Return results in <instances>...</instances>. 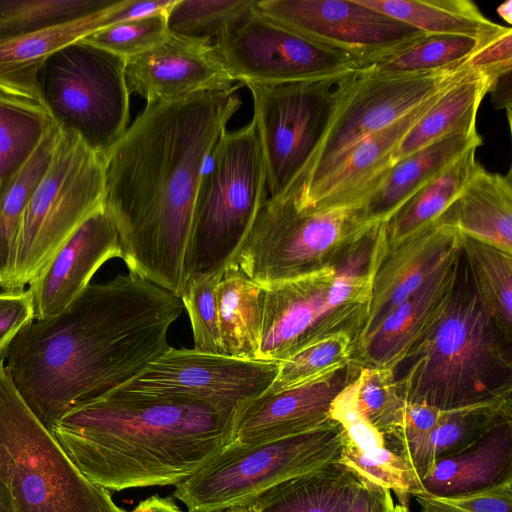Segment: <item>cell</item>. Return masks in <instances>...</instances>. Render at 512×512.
<instances>
[{"label":"cell","instance_id":"25","mask_svg":"<svg viewBox=\"0 0 512 512\" xmlns=\"http://www.w3.org/2000/svg\"><path fill=\"white\" fill-rule=\"evenodd\" d=\"M482 143L476 125H471L416 150L393 165L360 209L369 221L385 223L422 186Z\"/></svg>","mask_w":512,"mask_h":512},{"label":"cell","instance_id":"37","mask_svg":"<svg viewBox=\"0 0 512 512\" xmlns=\"http://www.w3.org/2000/svg\"><path fill=\"white\" fill-rule=\"evenodd\" d=\"M484 39L460 35H426L409 48L367 67L388 76L451 69L462 65Z\"/></svg>","mask_w":512,"mask_h":512},{"label":"cell","instance_id":"17","mask_svg":"<svg viewBox=\"0 0 512 512\" xmlns=\"http://www.w3.org/2000/svg\"><path fill=\"white\" fill-rule=\"evenodd\" d=\"M461 263L459 248L417 291L353 345L350 364L395 371L447 312L458 287Z\"/></svg>","mask_w":512,"mask_h":512},{"label":"cell","instance_id":"42","mask_svg":"<svg viewBox=\"0 0 512 512\" xmlns=\"http://www.w3.org/2000/svg\"><path fill=\"white\" fill-rule=\"evenodd\" d=\"M168 34L166 10L110 25L83 40L127 60L161 43Z\"/></svg>","mask_w":512,"mask_h":512},{"label":"cell","instance_id":"23","mask_svg":"<svg viewBox=\"0 0 512 512\" xmlns=\"http://www.w3.org/2000/svg\"><path fill=\"white\" fill-rule=\"evenodd\" d=\"M136 16L133 3L118 0L113 6L92 15L0 43V92L40 103L37 74L50 55L94 31Z\"/></svg>","mask_w":512,"mask_h":512},{"label":"cell","instance_id":"51","mask_svg":"<svg viewBox=\"0 0 512 512\" xmlns=\"http://www.w3.org/2000/svg\"><path fill=\"white\" fill-rule=\"evenodd\" d=\"M221 512H257L252 506L227 509Z\"/></svg>","mask_w":512,"mask_h":512},{"label":"cell","instance_id":"8","mask_svg":"<svg viewBox=\"0 0 512 512\" xmlns=\"http://www.w3.org/2000/svg\"><path fill=\"white\" fill-rule=\"evenodd\" d=\"M375 224L358 208L313 211L289 194L267 198L230 265L261 286L291 280L337 263Z\"/></svg>","mask_w":512,"mask_h":512},{"label":"cell","instance_id":"13","mask_svg":"<svg viewBox=\"0 0 512 512\" xmlns=\"http://www.w3.org/2000/svg\"><path fill=\"white\" fill-rule=\"evenodd\" d=\"M344 75L245 85L253 99L268 198L285 195L305 176L332 119Z\"/></svg>","mask_w":512,"mask_h":512},{"label":"cell","instance_id":"1","mask_svg":"<svg viewBox=\"0 0 512 512\" xmlns=\"http://www.w3.org/2000/svg\"><path fill=\"white\" fill-rule=\"evenodd\" d=\"M237 83L146 104L102 155L103 209L128 272L181 298L196 198L208 158L240 109Z\"/></svg>","mask_w":512,"mask_h":512},{"label":"cell","instance_id":"39","mask_svg":"<svg viewBox=\"0 0 512 512\" xmlns=\"http://www.w3.org/2000/svg\"><path fill=\"white\" fill-rule=\"evenodd\" d=\"M256 2L257 0H175L167 10L168 31L184 37L212 39Z\"/></svg>","mask_w":512,"mask_h":512},{"label":"cell","instance_id":"3","mask_svg":"<svg viewBox=\"0 0 512 512\" xmlns=\"http://www.w3.org/2000/svg\"><path fill=\"white\" fill-rule=\"evenodd\" d=\"M236 412L118 388L64 414L51 433L109 491L177 486L232 441Z\"/></svg>","mask_w":512,"mask_h":512},{"label":"cell","instance_id":"30","mask_svg":"<svg viewBox=\"0 0 512 512\" xmlns=\"http://www.w3.org/2000/svg\"><path fill=\"white\" fill-rule=\"evenodd\" d=\"M493 82L470 71L445 88L399 143L394 162L456 130L476 125L478 109Z\"/></svg>","mask_w":512,"mask_h":512},{"label":"cell","instance_id":"21","mask_svg":"<svg viewBox=\"0 0 512 512\" xmlns=\"http://www.w3.org/2000/svg\"><path fill=\"white\" fill-rule=\"evenodd\" d=\"M442 91L393 124L353 145L310 193L300 199L292 195L297 205L313 211L360 209L395 164L394 154L405 134Z\"/></svg>","mask_w":512,"mask_h":512},{"label":"cell","instance_id":"46","mask_svg":"<svg viewBox=\"0 0 512 512\" xmlns=\"http://www.w3.org/2000/svg\"><path fill=\"white\" fill-rule=\"evenodd\" d=\"M391 491L361 478L355 486L344 512H393Z\"/></svg>","mask_w":512,"mask_h":512},{"label":"cell","instance_id":"52","mask_svg":"<svg viewBox=\"0 0 512 512\" xmlns=\"http://www.w3.org/2000/svg\"><path fill=\"white\" fill-rule=\"evenodd\" d=\"M393 512H410L409 508L407 507L406 504H397L395 505V508H394V511Z\"/></svg>","mask_w":512,"mask_h":512},{"label":"cell","instance_id":"24","mask_svg":"<svg viewBox=\"0 0 512 512\" xmlns=\"http://www.w3.org/2000/svg\"><path fill=\"white\" fill-rule=\"evenodd\" d=\"M512 479V419L495 425L468 446L434 461L421 478L425 494L457 496Z\"/></svg>","mask_w":512,"mask_h":512},{"label":"cell","instance_id":"2","mask_svg":"<svg viewBox=\"0 0 512 512\" xmlns=\"http://www.w3.org/2000/svg\"><path fill=\"white\" fill-rule=\"evenodd\" d=\"M181 298L134 273L89 284L59 314L34 319L8 348L6 369L40 422L127 383L170 348Z\"/></svg>","mask_w":512,"mask_h":512},{"label":"cell","instance_id":"41","mask_svg":"<svg viewBox=\"0 0 512 512\" xmlns=\"http://www.w3.org/2000/svg\"><path fill=\"white\" fill-rule=\"evenodd\" d=\"M222 275L200 274L189 277L181 296L189 315L194 350L197 352L222 354L216 296Z\"/></svg>","mask_w":512,"mask_h":512},{"label":"cell","instance_id":"20","mask_svg":"<svg viewBox=\"0 0 512 512\" xmlns=\"http://www.w3.org/2000/svg\"><path fill=\"white\" fill-rule=\"evenodd\" d=\"M360 368L350 363L334 375L277 392L266 391L244 405L230 444L249 446L302 433L330 421L331 404Z\"/></svg>","mask_w":512,"mask_h":512},{"label":"cell","instance_id":"4","mask_svg":"<svg viewBox=\"0 0 512 512\" xmlns=\"http://www.w3.org/2000/svg\"><path fill=\"white\" fill-rule=\"evenodd\" d=\"M394 375L405 402L441 410L511 397V342L477 294L463 261L447 312Z\"/></svg>","mask_w":512,"mask_h":512},{"label":"cell","instance_id":"28","mask_svg":"<svg viewBox=\"0 0 512 512\" xmlns=\"http://www.w3.org/2000/svg\"><path fill=\"white\" fill-rule=\"evenodd\" d=\"M264 287L238 267L224 271L216 289L223 355L258 360L264 308Z\"/></svg>","mask_w":512,"mask_h":512},{"label":"cell","instance_id":"49","mask_svg":"<svg viewBox=\"0 0 512 512\" xmlns=\"http://www.w3.org/2000/svg\"><path fill=\"white\" fill-rule=\"evenodd\" d=\"M498 15L508 24H512V1L508 0L497 8Z\"/></svg>","mask_w":512,"mask_h":512},{"label":"cell","instance_id":"43","mask_svg":"<svg viewBox=\"0 0 512 512\" xmlns=\"http://www.w3.org/2000/svg\"><path fill=\"white\" fill-rule=\"evenodd\" d=\"M420 512H512V479L499 485L457 496H413Z\"/></svg>","mask_w":512,"mask_h":512},{"label":"cell","instance_id":"10","mask_svg":"<svg viewBox=\"0 0 512 512\" xmlns=\"http://www.w3.org/2000/svg\"><path fill=\"white\" fill-rule=\"evenodd\" d=\"M126 60L83 39L50 55L37 74L40 104L62 130L103 155L129 122Z\"/></svg>","mask_w":512,"mask_h":512},{"label":"cell","instance_id":"33","mask_svg":"<svg viewBox=\"0 0 512 512\" xmlns=\"http://www.w3.org/2000/svg\"><path fill=\"white\" fill-rule=\"evenodd\" d=\"M54 125L40 103L0 92V196Z\"/></svg>","mask_w":512,"mask_h":512},{"label":"cell","instance_id":"31","mask_svg":"<svg viewBox=\"0 0 512 512\" xmlns=\"http://www.w3.org/2000/svg\"><path fill=\"white\" fill-rule=\"evenodd\" d=\"M425 35H460L484 39L502 28L469 0H358Z\"/></svg>","mask_w":512,"mask_h":512},{"label":"cell","instance_id":"12","mask_svg":"<svg viewBox=\"0 0 512 512\" xmlns=\"http://www.w3.org/2000/svg\"><path fill=\"white\" fill-rule=\"evenodd\" d=\"M470 71L464 62L419 74L388 76L368 67L345 74L323 141L305 176L288 194L297 199L306 196L353 145L393 124Z\"/></svg>","mask_w":512,"mask_h":512},{"label":"cell","instance_id":"14","mask_svg":"<svg viewBox=\"0 0 512 512\" xmlns=\"http://www.w3.org/2000/svg\"><path fill=\"white\" fill-rule=\"evenodd\" d=\"M213 44L234 81L243 86L333 78L359 67L351 56L267 17L256 4L228 24Z\"/></svg>","mask_w":512,"mask_h":512},{"label":"cell","instance_id":"16","mask_svg":"<svg viewBox=\"0 0 512 512\" xmlns=\"http://www.w3.org/2000/svg\"><path fill=\"white\" fill-rule=\"evenodd\" d=\"M256 8L298 34L351 56L358 68L401 52L426 36L358 0H257Z\"/></svg>","mask_w":512,"mask_h":512},{"label":"cell","instance_id":"40","mask_svg":"<svg viewBox=\"0 0 512 512\" xmlns=\"http://www.w3.org/2000/svg\"><path fill=\"white\" fill-rule=\"evenodd\" d=\"M356 401L360 412L385 438L401 427L406 402L398 392L394 371L360 368Z\"/></svg>","mask_w":512,"mask_h":512},{"label":"cell","instance_id":"36","mask_svg":"<svg viewBox=\"0 0 512 512\" xmlns=\"http://www.w3.org/2000/svg\"><path fill=\"white\" fill-rule=\"evenodd\" d=\"M118 0H0V43L105 10Z\"/></svg>","mask_w":512,"mask_h":512},{"label":"cell","instance_id":"34","mask_svg":"<svg viewBox=\"0 0 512 512\" xmlns=\"http://www.w3.org/2000/svg\"><path fill=\"white\" fill-rule=\"evenodd\" d=\"M460 250L477 294L512 342V253L463 234Z\"/></svg>","mask_w":512,"mask_h":512},{"label":"cell","instance_id":"6","mask_svg":"<svg viewBox=\"0 0 512 512\" xmlns=\"http://www.w3.org/2000/svg\"><path fill=\"white\" fill-rule=\"evenodd\" d=\"M0 490L13 512H128L88 480L23 400L0 357Z\"/></svg>","mask_w":512,"mask_h":512},{"label":"cell","instance_id":"5","mask_svg":"<svg viewBox=\"0 0 512 512\" xmlns=\"http://www.w3.org/2000/svg\"><path fill=\"white\" fill-rule=\"evenodd\" d=\"M385 250L386 238L377 224L337 263L263 286L258 360L283 362L310 343L336 333L349 334L355 343L366 321L374 275Z\"/></svg>","mask_w":512,"mask_h":512},{"label":"cell","instance_id":"38","mask_svg":"<svg viewBox=\"0 0 512 512\" xmlns=\"http://www.w3.org/2000/svg\"><path fill=\"white\" fill-rule=\"evenodd\" d=\"M353 338L336 333L305 346L278 363L276 377L268 392H277L326 379L350 363Z\"/></svg>","mask_w":512,"mask_h":512},{"label":"cell","instance_id":"9","mask_svg":"<svg viewBox=\"0 0 512 512\" xmlns=\"http://www.w3.org/2000/svg\"><path fill=\"white\" fill-rule=\"evenodd\" d=\"M343 429L331 419L311 430L249 446L229 444L171 495L187 512L249 506L268 489L339 461Z\"/></svg>","mask_w":512,"mask_h":512},{"label":"cell","instance_id":"45","mask_svg":"<svg viewBox=\"0 0 512 512\" xmlns=\"http://www.w3.org/2000/svg\"><path fill=\"white\" fill-rule=\"evenodd\" d=\"M35 319L29 289L0 292V357L5 354L19 332Z\"/></svg>","mask_w":512,"mask_h":512},{"label":"cell","instance_id":"22","mask_svg":"<svg viewBox=\"0 0 512 512\" xmlns=\"http://www.w3.org/2000/svg\"><path fill=\"white\" fill-rule=\"evenodd\" d=\"M459 248L460 233L439 220L387 246L374 275L366 321L357 341L417 291Z\"/></svg>","mask_w":512,"mask_h":512},{"label":"cell","instance_id":"47","mask_svg":"<svg viewBox=\"0 0 512 512\" xmlns=\"http://www.w3.org/2000/svg\"><path fill=\"white\" fill-rule=\"evenodd\" d=\"M511 74L512 72H509L499 77L489 91L495 108L506 110L509 125H511Z\"/></svg>","mask_w":512,"mask_h":512},{"label":"cell","instance_id":"27","mask_svg":"<svg viewBox=\"0 0 512 512\" xmlns=\"http://www.w3.org/2000/svg\"><path fill=\"white\" fill-rule=\"evenodd\" d=\"M512 419L511 397L447 410L426 435L397 446L399 454L421 482L436 459L458 451L502 421Z\"/></svg>","mask_w":512,"mask_h":512},{"label":"cell","instance_id":"26","mask_svg":"<svg viewBox=\"0 0 512 512\" xmlns=\"http://www.w3.org/2000/svg\"><path fill=\"white\" fill-rule=\"evenodd\" d=\"M460 234L512 253V171H487L479 163L453 203L438 219Z\"/></svg>","mask_w":512,"mask_h":512},{"label":"cell","instance_id":"29","mask_svg":"<svg viewBox=\"0 0 512 512\" xmlns=\"http://www.w3.org/2000/svg\"><path fill=\"white\" fill-rule=\"evenodd\" d=\"M360 479L337 461L268 489L249 506L257 512H344Z\"/></svg>","mask_w":512,"mask_h":512},{"label":"cell","instance_id":"44","mask_svg":"<svg viewBox=\"0 0 512 512\" xmlns=\"http://www.w3.org/2000/svg\"><path fill=\"white\" fill-rule=\"evenodd\" d=\"M465 64L493 83L512 72V29L502 26L498 32L482 40Z\"/></svg>","mask_w":512,"mask_h":512},{"label":"cell","instance_id":"48","mask_svg":"<svg viewBox=\"0 0 512 512\" xmlns=\"http://www.w3.org/2000/svg\"><path fill=\"white\" fill-rule=\"evenodd\" d=\"M133 510L135 512H187L176 504L172 496L163 497L158 494L140 501Z\"/></svg>","mask_w":512,"mask_h":512},{"label":"cell","instance_id":"11","mask_svg":"<svg viewBox=\"0 0 512 512\" xmlns=\"http://www.w3.org/2000/svg\"><path fill=\"white\" fill-rule=\"evenodd\" d=\"M61 130V129H60ZM102 156L62 131L24 210L8 289H24L66 239L103 207Z\"/></svg>","mask_w":512,"mask_h":512},{"label":"cell","instance_id":"7","mask_svg":"<svg viewBox=\"0 0 512 512\" xmlns=\"http://www.w3.org/2000/svg\"><path fill=\"white\" fill-rule=\"evenodd\" d=\"M267 198L264 157L252 119L238 130H225L208 158L194 208L187 279L224 273Z\"/></svg>","mask_w":512,"mask_h":512},{"label":"cell","instance_id":"32","mask_svg":"<svg viewBox=\"0 0 512 512\" xmlns=\"http://www.w3.org/2000/svg\"><path fill=\"white\" fill-rule=\"evenodd\" d=\"M476 150H467L416 191L385 223L387 246H393L436 222L472 177Z\"/></svg>","mask_w":512,"mask_h":512},{"label":"cell","instance_id":"50","mask_svg":"<svg viewBox=\"0 0 512 512\" xmlns=\"http://www.w3.org/2000/svg\"><path fill=\"white\" fill-rule=\"evenodd\" d=\"M0 512H13L9 502L0 490Z\"/></svg>","mask_w":512,"mask_h":512},{"label":"cell","instance_id":"15","mask_svg":"<svg viewBox=\"0 0 512 512\" xmlns=\"http://www.w3.org/2000/svg\"><path fill=\"white\" fill-rule=\"evenodd\" d=\"M278 363L170 347L119 390L238 412L265 393Z\"/></svg>","mask_w":512,"mask_h":512},{"label":"cell","instance_id":"19","mask_svg":"<svg viewBox=\"0 0 512 512\" xmlns=\"http://www.w3.org/2000/svg\"><path fill=\"white\" fill-rule=\"evenodd\" d=\"M121 257L117 231L105 210L89 216L29 282L35 319L55 316L90 284L108 260Z\"/></svg>","mask_w":512,"mask_h":512},{"label":"cell","instance_id":"35","mask_svg":"<svg viewBox=\"0 0 512 512\" xmlns=\"http://www.w3.org/2000/svg\"><path fill=\"white\" fill-rule=\"evenodd\" d=\"M61 134L54 123L10 187L0 196V287L8 289L24 210L51 162Z\"/></svg>","mask_w":512,"mask_h":512},{"label":"cell","instance_id":"18","mask_svg":"<svg viewBox=\"0 0 512 512\" xmlns=\"http://www.w3.org/2000/svg\"><path fill=\"white\" fill-rule=\"evenodd\" d=\"M125 79L129 92L140 95L146 104L234 86L212 39L171 33L151 49L127 59Z\"/></svg>","mask_w":512,"mask_h":512}]
</instances>
